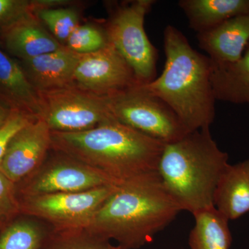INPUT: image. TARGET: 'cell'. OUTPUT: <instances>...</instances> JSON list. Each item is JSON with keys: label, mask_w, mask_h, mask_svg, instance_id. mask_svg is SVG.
<instances>
[{"label": "cell", "mask_w": 249, "mask_h": 249, "mask_svg": "<svg viewBox=\"0 0 249 249\" xmlns=\"http://www.w3.org/2000/svg\"><path fill=\"white\" fill-rule=\"evenodd\" d=\"M181 207L166 189L158 172L119 183L85 229L124 249L148 245L175 220Z\"/></svg>", "instance_id": "1"}, {"label": "cell", "mask_w": 249, "mask_h": 249, "mask_svg": "<svg viewBox=\"0 0 249 249\" xmlns=\"http://www.w3.org/2000/svg\"><path fill=\"white\" fill-rule=\"evenodd\" d=\"M51 150L89 165L115 182L157 171L165 143L115 119L79 132H51Z\"/></svg>", "instance_id": "2"}, {"label": "cell", "mask_w": 249, "mask_h": 249, "mask_svg": "<svg viewBox=\"0 0 249 249\" xmlns=\"http://www.w3.org/2000/svg\"><path fill=\"white\" fill-rule=\"evenodd\" d=\"M164 69L144 89L163 101L189 132L211 127L215 117L212 62L199 53L176 27L164 31Z\"/></svg>", "instance_id": "3"}, {"label": "cell", "mask_w": 249, "mask_h": 249, "mask_svg": "<svg viewBox=\"0 0 249 249\" xmlns=\"http://www.w3.org/2000/svg\"><path fill=\"white\" fill-rule=\"evenodd\" d=\"M229 159L207 127L165 144L157 172L181 210L193 214L214 207V191Z\"/></svg>", "instance_id": "4"}, {"label": "cell", "mask_w": 249, "mask_h": 249, "mask_svg": "<svg viewBox=\"0 0 249 249\" xmlns=\"http://www.w3.org/2000/svg\"><path fill=\"white\" fill-rule=\"evenodd\" d=\"M155 0H135L111 8L105 25L108 42L124 57L133 70L139 85L157 77L158 52L147 37L144 23Z\"/></svg>", "instance_id": "5"}, {"label": "cell", "mask_w": 249, "mask_h": 249, "mask_svg": "<svg viewBox=\"0 0 249 249\" xmlns=\"http://www.w3.org/2000/svg\"><path fill=\"white\" fill-rule=\"evenodd\" d=\"M105 98L116 120L163 143L191 132L168 105L141 85Z\"/></svg>", "instance_id": "6"}, {"label": "cell", "mask_w": 249, "mask_h": 249, "mask_svg": "<svg viewBox=\"0 0 249 249\" xmlns=\"http://www.w3.org/2000/svg\"><path fill=\"white\" fill-rule=\"evenodd\" d=\"M37 93L38 119L45 122L52 132H83L114 119L106 98L79 88L71 87Z\"/></svg>", "instance_id": "7"}, {"label": "cell", "mask_w": 249, "mask_h": 249, "mask_svg": "<svg viewBox=\"0 0 249 249\" xmlns=\"http://www.w3.org/2000/svg\"><path fill=\"white\" fill-rule=\"evenodd\" d=\"M118 185L76 193L21 196V214L40 219L58 230L85 228Z\"/></svg>", "instance_id": "8"}, {"label": "cell", "mask_w": 249, "mask_h": 249, "mask_svg": "<svg viewBox=\"0 0 249 249\" xmlns=\"http://www.w3.org/2000/svg\"><path fill=\"white\" fill-rule=\"evenodd\" d=\"M118 184L83 162L51 150L42 165L17 183L16 189L21 197L76 193Z\"/></svg>", "instance_id": "9"}, {"label": "cell", "mask_w": 249, "mask_h": 249, "mask_svg": "<svg viewBox=\"0 0 249 249\" xmlns=\"http://www.w3.org/2000/svg\"><path fill=\"white\" fill-rule=\"evenodd\" d=\"M137 85L133 70L111 44L92 53L79 54L73 87L107 97Z\"/></svg>", "instance_id": "10"}, {"label": "cell", "mask_w": 249, "mask_h": 249, "mask_svg": "<svg viewBox=\"0 0 249 249\" xmlns=\"http://www.w3.org/2000/svg\"><path fill=\"white\" fill-rule=\"evenodd\" d=\"M51 129L35 119L15 134L1 161L0 170L16 184L42 165L52 146Z\"/></svg>", "instance_id": "11"}, {"label": "cell", "mask_w": 249, "mask_h": 249, "mask_svg": "<svg viewBox=\"0 0 249 249\" xmlns=\"http://www.w3.org/2000/svg\"><path fill=\"white\" fill-rule=\"evenodd\" d=\"M197 40L213 67L220 68L235 63L249 42V14L231 18L211 30L197 34Z\"/></svg>", "instance_id": "12"}, {"label": "cell", "mask_w": 249, "mask_h": 249, "mask_svg": "<svg viewBox=\"0 0 249 249\" xmlns=\"http://www.w3.org/2000/svg\"><path fill=\"white\" fill-rule=\"evenodd\" d=\"M78 56L79 54L62 45L51 53L22 60L20 65L36 91H49L73 87Z\"/></svg>", "instance_id": "13"}, {"label": "cell", "mask_w": 249, "mask_h": 249, "mask_svg": "<svg viewBox=\"0 0 249 249\" xmlns=\"http://www.w3.org/2000/svg\"><path fill=\"white\" fill-rule=\"evenodd\" d=\"M213 204L229 221L249 212V158L227 165L216 186Z\"/></svg>", "instance_id": "14"}, {"label": "cell", "mask_w": 249, "mask_h": 249, "mask_svg": "<svg viewBox=\"0 0 249 249\" xmlns=\"http://www.w3.org/2000/svg\"><path fill=\"white\" fill-rule=\"evenodd\" d=\"M1 36L6 50L21 60L51 53L64 45L49 34L36 14L12 26Z\"/></svg>", "instance_id": "15"}, {"label": "cell", "mask_w": 249, "mask_h": 249, "mask_svg": "<svg viewBox=\"0 0 249 249\" xmlns=\"http://www.w3.org/2000/svg\"><path fill=\"white\" fill-rule=\"evenodd\" d=\"M0 96L11 109H19L38 119V93L31 84L22 67L0 49Z\"/></svg>", "instance_id": "16"}, {"label": "cell", "mask_w": 249, "mask_h": 249, "mask_svg": "<svg viewBox=\"0 0 249 249\" xmlns=\"http://www.w3.org/2000/svg\"><path fill=\"white\" fill-rule=\"evenodd\" d=\"M189 27L196 34L217 27L231 18L249 14V0H180Z\"/></svg>", "instance_id": "17"}, {"label": "cell", "mask_w": 249, "mask_h": 249, "mask_svg": "<svg viewBox=\"0 0 249 249\" xmlns=\"http://www.w3.org/2000/svg\"><path fill=\"white\" fill-rule=\"evenodd\" d=\"M211 82L216 101L249 106V42L238 61L213 67Z\"/></svg>", "instance_id": "18"}, {"label": "cell", "mask_w": 249, "mask_h": 249, "mask_svg": "<svg viewBox=\"0 0 249 249\" xmlns=\"http://www.w3.org/2000/svg\"><path fill=\"white\" fill-rule=\"evenodd\" d=\"M194 227L190 232L191 249H229L232 235L227 218L215 208L193 214Z\"/></svg>", "instance_id": "19"}, {"label": "cell", "mask_w": 249, "mask_h": 249, "mask_svg": "<svg viewBox=\"0 0 249 249\" xmlns=\"http://www.w3.org/2000/svg\"><path fill=\"white\" fill-rule=\"evenodd\" d=\"M52 229L34 217L14 221L0 234V249H41Z\"/></svg>", "instance_id": "20"}, {"label": "cell", "mask_w": 249, "mask_h": 249, "mask_svg": "<svg viewBox=\"0 0 249 249\" xmlns=\"http://www.w3.org/2000/svg\"><path fill=\"white\" fill-rule=\"evenodd\" d=\"M41 249H124L110 241L89 231L85 228L52 229Z\"/></svg>", "instance_id": "21"}, {"label": "cell", "mask_w": 249, "mask_h": 249, "mask_svg": "<svg viewBox=\"0 0 249 249\" xmlns=\"http://www.w3.org/2000/svg\"><path fill=\"white\" fill-rule=\"evenodd\" d=\"M36 16L60 43H66L73 31L80 25L79 14L76 9L71 7L45 8L37 11Z\"/></svg>", "instance_id": "22"}, {"label": "cell", "mask_w": 249, "mask_h": 249, "mask_svg": "<svg viewBox=\"0 0 249 249\" xmlns=\"http://www.w3.org/2000/svg\"><path fill=\"white\" fill-rule=\"evenodd\" d=\"M60 0H0V34L39 10L60 5Z\"/></svg>", "instance_id": "23"}, {"label": "cell", "mask_w": 249, "mask_h": 249, "mask_svg": "<svg viewBox=\"0 0 249 249\" xmlns=\"http://www.w3.org/2000/svg\"><path fill=\"white\" fill-rule=\"evenodd\" d=\"M109 43L106 30L90 24H80L67 40L65 46L78 54L92 53Z\"/></svg>", "instance_id": "24"}, {"label": "cell", "mask_w": 249, "mask_h": 249, "mask_svg": "<svg viewBox=\"0 0 249 249\" xmlns=\"http://www.w3.org/2000/svg\"><path fill=\"white\" fill-rule=\"evenodd\" d=\"M21 214L16 184L0 170V231L13 222Z\"/></svg>", "instance_id": "25"}, {"label": "cell", "mask_w": 249, "mask_h": 249, "mask_svg": "<svg viewBox=\"0 0 249 249\" xmlns=\"http://www.w3.org/2000/svg\"><path fill=\"white\" fill-rule=\"evenodd\" d=\"M35 119L24 111L11 109L7 120L0 127V161L15 134Z\"/></svg>", "instance_id": "26"}, {"label": "cell", "mask_w": 249, "mask_h": 249, "mask_svg": "<svg viewBox=\"0 0 249 249\" xmlns=\"http://www.w3.org/2000/svg\"><path fill=\"white\" fill-rule=\"evenodd\" d=\"M11 108L4 103H0V127L3 125L7 120Z\"/></svg>", "instance_id": "27"}]
</instances>
